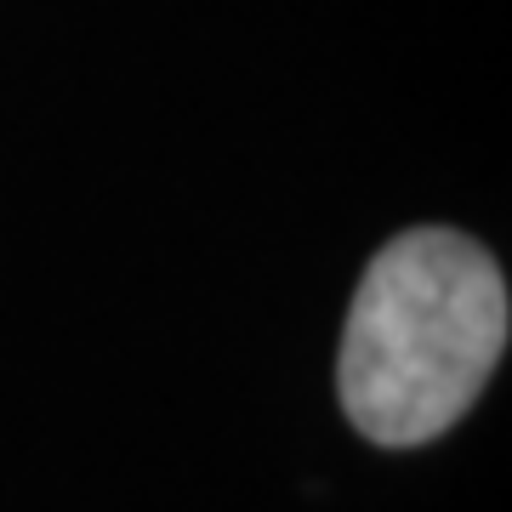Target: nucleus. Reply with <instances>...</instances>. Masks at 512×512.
I'll list each match as a JSON object with an SVG mask.
<instances>
[{
    "instance_id": "obj_1",
    "label": "nucleus",
    "mask_w": 512,
    "mask_h": 512,
    "mask_svg": "<svg viewBox=\"0 0 512 512\" xmlns=\"http://www.w3.org/2000/svg\"><path fill=\"white\" fill-rule=\"evenodd\" d=\"M507 279L478 239L410 228L359 279L342 330L336 393L376 444H427L467 416L507 353Z\"/></svg>"
}]
</instances>
